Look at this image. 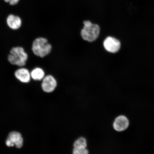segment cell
I'll use <instances>...</instances> for the list:
<instances>
[{
	"label": "cell",
	"instance_id": "cell-1",
	"mask_svg": "<svg viewBox=\"0 0 154 154\" xmlns=\"http://www.w3.org/2000/svg\"><path fill=\"white\" fill-rule=\"evenodd\" d=\"M84 27L81 32L82 37L84 40L89 42H93L99 36L100 29L99 25L93 24L88 20L83 22Z\"/></svg>",
	"mask_w": 154,
	"mask_h": 154
},
{
	"label": "cell",
	"instance_id": "cell-2",
	"mask_svg": "<svg viewBox=\"0 0 154 154\" xmlns=\"http://www.w3.org/2000/svg\"><path fill=\"white\" fill-rule=\"evenodd\" d=\"M28 55L24 49L20 47H13L11 50L8 60L11 64L22 67L26 64Z\"/></svg>",
	"mask_w": 154,
	"mask_h": 154
},
{
	"label": "cell",
	"instance_id": "cell-3",
	"mask_svg": "<svg viewBox=\"0 0 154 154\" xmlns=\"http://www.w3.org/2000/svg\"><path fill=\"white\" fill-rule=\"evenodd\" d=\"M51 45L45 38H36L32 44V50L34 54L41 57L49 54L51 52Z\"/></svg>",
	"mask_w": 154,
	"mask_h": 154
},
{
	"label": "cell",
	"instance_id": "cell-4",
	"mask_svg": "<svg viewBox=\"0 0 154 154\" xmlns=\"http://www.w3.org/2000/svg\"><path fill=\"white\" fill-rule=\"evenodd\" d=\"M103 46L106 51L109 53H115L120 49L121 43L116 38L109 36L104 41Z\"/></svg>",
	"mask_w": 154,
	"mask_h": 154
},
{
	"label": "cell",
	"instance_id": "cell-5",
	"mask_svg": "<svg viewBox=\"0 0 154 154\" xmlns=\"http://www.w3.org/2000/svg\"><path fill=\"white\" fill-rule=\"evenodd\" d=\"M23 139L22 135L19 132L14 131L11 132L9 135L6 144L8 147H13L15 146L17 148L22 147Z\"/></svg>",
	"mask_w": 154,
	"mask_h": 154
},
{
	"label": "cell",
	"instance_id": "cell-6",
	"mask_svg": "<svg viewBox=\"0 0 154 154\" xmlns=\"http://www.w3.org/2000/svg\"><path fill=\"white\" fill-rule=\"evenodd\" d=\"M129 125V121L124 115H120L117 117L113 123L114 129L118 132H122L126 130Z\"/></svg>",
	"mask_w": 154,
	"mask_h": 154
},
{
	"label": "cell",
	"instance_id": "cell-7",
	"mask_svg": "<svg viewBox=\"0 0 154 154\" xmlns=\"http://www.w3.org/2000/svg\"><path fill=\"white\" fill-rule=\"evenodd\" d=\"M57 86V82L54 78L51 75L44 77L42 84V89L48 93L52 92Z\"/></svg>",
	"mask_w": 154,
	"mask_h": 154
},
{
	"label": "cell",
	"instance_id": "cell-8",
	"mask_svg": "<svg viewBox=\"0 0 154 154\" xmlns=\"http://www.w3.org/2000/svg\"><path fill=\"white\" fill-rule=\"evenodd\" d=\"M14 75L15 78L19 81L24 83L29 82L31 78L29 71L27 69L23 67L15 71Z\"/></svg>",
	"mask_w": 154,
	"mask_h": 154
},
{
	"label": "cell",
	"instance_id": "cell-9",
	"mask_svg": "<svg viewBox=\"0 0 154 154\" xmlns=\"http://www.w3.org/2000/svg\"><path fill=\"white\" fill-rule=\"evenodd\" d=\"M7 23L10 28L13 30H17L22 26V21L20 17L11 14L7 17Z\"/></svg>",
	"mask_w": 154,
	"mask_h": 154
},
{
	"label": "cell",
	"instance_id": "cell-10",
	"mask_svg": "<svg viewBox=\"0 0 154 154\" xmlns=\"http://www.w3.org/2000/svg\"><path fill=\"white\" fill-rule=\"evenodd\" d=\"M31 77L35 80L40 81L43 80L45 76V72L41 68L36 67L30 72Z\"/></svg>",
	"mask_w": 154,
	"mask_h": 154
},
{
	"label": "cell",
	"instance_id": "cell-11",
	"mask_svg": "<svg viewBox=\"0 0 154 154\" xmlns=\"http://www.w3.org/2000/svg\"><path fill=\"white\" fill-rule=\"evenodd\" d=\"M74 146V148H86L87 142L85 138L81 137L77 139L75 142Z\"/></svg>",
	"mask_w": 154,
	"mask_h": 154
},
{
	"label": "cell",
	"instance_id": "cell-12",
	"mask_svg": "<svg viewBox=\"0 0 154 154\" xmlns=\"http://www.w3.org/2000/svg\"><path fill=\"white\" fill-rule=\"evenodd\" d=\"M72 154H88V152L86 148H74Z\"/></svg>",
	"mask_w": 154,
	"mask_h": 154
},
{
	"label": "cell",
	"instance_id": "cell-13",
	"mask_svg": "<svg viewBox=\"0 0 154 154\" xmlns=\"http://www.w3.org/2000/svg\"><path fill=\"white\" fill-rule=\"evenodd\" d=\"M4 1L11 5H15L18 3L19 0H4Z\"/></svg>",
	"mask_w": 154,
	"mask_h": 154
}]
</instances>
